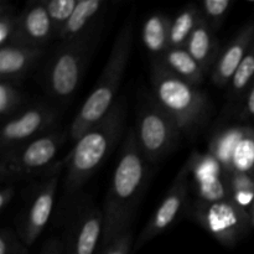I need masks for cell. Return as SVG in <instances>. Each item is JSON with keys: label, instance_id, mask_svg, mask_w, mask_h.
<instances>
[{"label": "cell", "instance_id": "obj_1", "mask_svg": "<svg viewBox=\"0 0 254 254\" xmlns=\"http://www.w3.org/2000/svg\"><path fill=\"white\" fill-rule=\"evenodd\" d=\"M150 165L141 153L135 131L129 129L104 198L103 237L99 248H104L119 235L130 231L149 183Z\"/></svg>", "mask_w": 254, "mask_h": 254}, {"label": "cell", "instance_id": "obj_2", "mask_svg": "<svg viewBox=\"0 0 254 254\" xmlns=\"http://www.w3.org/2000/svg\"><path fill=\"white\" fill-rule=\"evenodd\" d=\"M127 118L126 99H117L108 113L76 141L62 160L66 170L64 191L77 192L107 160L118 144Z\"/></svg>", "mask_w": 254, "mask_h": 254}, {"label": "cell", "instance_id": "obj_3", "mask_svg": "<svg viewBox=\"0 0 254 254\" xmlns=\"http://www.w3.org/2000/svg\"><path fill=\"white\" fill-rule=\"evenodd\" d=\"M134 26L128 21L117 34L106 66L84 103L77 112L68 129V140L76 143L91 127L98 123L116 103L133 44Z\"/></svg>", "mask_w": 254, "mask_h": 254}, {"label": "cell", "instance_id": "obj_4", "mask_svg": "<svg viewBox=\"0 0 254 254\" xmlns=\"http://www.w3.org/2000/svg\"><path fill=\"white\" fill-rule=\"evenodd\" d=\"M102 24L89 31L60 41L45 64L42 83L47 93L60 103L73 98L101 35Z\"/></svg>", "mask_w": 254, "mask_h": 254}, {"label": "cell", "instance_id": "obj_5", "mask_svg": "<svg viewBox=\"0 0 254 254\" xmlns=\"http://www.w3.org/2000/svg\"><path fill=\"white\" fill-rule=\"evenodd\" d=\"M154 98L173 117L186 136H193L208 117V98L197 86L171 73L159 61L150 72Z\"/></svg>", "mask_w": 254, "mask_h": 254}, {"label": "cell", "instance_id": "obj_6", "mask_svg": "<svg viewBox=\"0 0 254 254\" xmlns=\"http://www.w3.org/2000/svg\"><path fill=\"white\" fill-rule=\"evenodd\" d=\"M68 140V130L55 129L44 135L1 153L0 179L2 184L45 178L61 171L62 161H56L60 150Z\"/></svg>", "mask_w": 254, "mask_h": 254}, {"label": "cell", "instance_id": "obj_7", "mask_svg": "<svg viewBox=\"0 0 254 254\" xmlns=\"http://www.w3.org/2000/svg\"><path fill=\"white\" fill-rule=\"evenodd\" d=\"M133 129L141 153L150 164L158 163L175 151L183 135L175 119L154 96H145L141 99Z\"/></svg>", "mask_w": 254, "mask_h": 254}, {"label": "cell", "instance_id": "obj_8", "mask_svg": "<svg viewBox=\"0 0 254 254\" xmlns=\"http://www.w3.org/2000/svg\"><path fill=\"white\" fill-rule=\"evenodd\" d=\"M192 208L196 221L225 247H235L253 228L250 212L231 198L212 202L196 200Z\"/></svg>", "mask_w": 254, "mask_h": 254}, {"label": "cell", "instance_id": "obj_9", "mask_svg": "<svg viewBox=\"0 0 254 254\" xmlns=\"http://www.w3.org/2000/svg\"><path fill=\"white\" fill-rule=\"evenodd\" d=\"M60 173L61 171H57L35 181L25 193L24 205L15 220V231L29 248L36 242L49 222L56 197Z\"/></svg>", "mask_w": 254, "mask_h": 254}, {"label": "cell", "instance_id": "obj_10", "mask_svg": "<svg viewBox=\"0 0 254 254\" xmlns=\"http://www.w3.org/2000/svg\"><path fill=\"white\" fill-rule=\"evenodd\" d=\"M60 118V109L47 103H32L25 107L16 116L2 122L0 133V151L55 130Z\"/></svg>", "mask_w": 254, "mask_h": 254}, {"label": "cell", "instance_id": "obj_11", "mask_svg": "<svg viewBox=\"0 0 254 254\" xmlns=\"http://www.w3.org/2000/svg\"><path fill=\"white\" fill-rule=\"evenodd\" d=\"M208 153L222 165L226 175L254 174V128L230 127L211 139Z\"/></svg>", "mask_w": 254, "mask_h": 254}, {"label": "cell", "instance_id": "obj_12", "mask_svg": "<svg viewBox=\"0 0 254 254\" xmlns=\"http://www.w3.org/2000/svg\"><path fill=\"white\" fill-rule=\"evenodd\" d=\"M103 237V211L91 201L78 203L64 231V254H96Z\"/></svg>", "mask_w": 254, "mask_h": 254}, {"label": "cell", "instance_id": "obj_13", "mask_svg": "<svg viewBox=\"0 0 254 254\" xmlns=\"http://www.w3.org/2000/svg\"><path fill=\"white\" fill-rule=\"evenodd\" d=\"M189 179H190V174H189L188 165L185 164L180 173L176 175L175 180L171 184L170 189L161 200L154 215L144 226L134 247L135 251L143 247L149 241L154 240L156 236L161 235L178 220L188 201Z\"/></svg>", "mask_w": 254, "mask_h": 254}, {"label": "cell", "instance_id": "obj_14", "mask_svg": "<svg viewBox=\"0 0 254 254\" xmlns=\"http://www.w3.org/2000/svg\"><path fill=\"white\" fill-rule=\"evenodd\" d=\"M186 165L197 192V200L212 202L231 198L227 175L217 159L208 151L192 153Z\"/></svg>", "mask_w": 254, "mask_h": 254}, {"label": "cell", "instance_id": "obj_15", "mask_svg": "<svg viewBox=\"0 0 254 254\" xmlns=\"http://www.w3.org/2000/svg\"><path fill=\"white\" fill-rule=\"evenodd\" d=\"M54 39L56 34L45 1H34L20 12L16 32L10 45L45 49Z\"/></svg>", "mask_w": 254, "mask_h": 254}, {"label": "cell", "instance_id": "obj_16", "mask_svg": "<svg viewBox=\"0 0 254 254\" xmlns=\"http://www.w3.org/2000/svg\"><path fill=\"white\" fill-rule=\"evenodd\" d=\"M254 42V24H248L233 37L223 50L211 71V78L217 87H226Z\"/></svg>", "mask_w": 254, "mask_h": 254}, {"label": "cell", "instance_id": "obj_17", "mask_svg": "<svg viewBox=\"0 0 254 254\" xmlns=\"http://www.w3.org/2000/svg\"><path fill=\"white\" fill-rule=\"evenodd\" d=\"M45 49L7 46L0 47V79L20 84L27 73L44 57Z\"/></svg>", "mask_w": 254, "mask_h": 254}, {"label": "cell", "instance_id": "obj_18", "mask_svg": "<svg viewBox=\"0 0 254 254\" xmlns=\"http://www.w3.org/2000/svg\"><path fill=\"white\" fill-rule=\"evenodd\" d=\"M107 5L108 2L106 0H79L71 19L60 32L57 40L64 41L73 39L101 25Z\"/></svg>", "mask_w": 254, "mask_h": 254}, {"label": "cell", "instance_id": "obj_19", "mask_svg": "<svg viewBox=\"0 0 254 254\" xmlns=\"http://www.w3.org/2000/svg\"><path fill=\"white\" fill-rule=\"evenodd\" d=\"M156 61L179 78L197 86L205 79L206 72L185 46H170Z\"/></svg>", "mask_w": 254, "mask_h": 254}, {"label": "cell", "instance_id": "obj_20", "mask_svg": "<svg viewBox=\"0 0 254 254\" xmlns=\"http://www.w3.org/2000/svg\"><path fill=\"white\" fill-rule=\"evenodd\" d=\"M185 47L197 61V64L202 67L206 74L212 71L220 56L221 50L218 46L216 32L203 21V19L186 42Z\"/></svg>", "mask_w": 254, "mask_h": 254}, {"label": "cell", "instance_id": "obj_21", "mask_svg": "<svg viewBox=\"0 0 254 254\" xmlns=\"http://www.w3.org/2000/svg\"><path fill=\"white\" fill-rule=\"evenodd\" d=\"M170 27L171 19L163 12H154L144 21L141 39L155 60L170 47Z\"/></svg>", "mask_w": 254, "mask_h": 254}, {"label": "cell", "instance_id": "obj_22", "mask_svg": "<svg viewBox=\"0 0 254 254\" xmlns=\"http://www.w3.org/2000/svg\"><path fill=\"white\" fill-rule=\"evenodd\" d=\"M201 21L202 15L198 4H188L181 7L171 19L170 46H185Z\"/></svg>", "mask_w": 254, "mask_h": 254}, {"label": "cell", "instance_id": "obj_23", "mask_svg": "<svg viewBox=\"0 0 254 254\" xmlns=\"http://www.w3.org/2000/svg\"><path fill=\"white\" fill-rule=\"evenodd\" d=\"M254 83V42L228 83L231 101H243Z\"/></svg>", "mask_w": 254, "mask_h": 254}, {"label": "cell", "instance_id": "obj_24", "mask_svg": "<svg viewBox=\"0 0 254 254\" xmlns=\"http://www.w3.org/2000/svg\"><path fill=\"white\" fill-rule=\"evenodd\" d=\"M231 200L250 211L254 202V174L235 173L227 175Z\"/></svg>", "mask_w": 254, "mask_h": 254}, {"label": "cell", "instance_id": "obj_25", "mask_svg": "<svg viewBox=\"0 0 254 254\" xmlns=\"http://www.w3.org/2000/svg\"><path fill=\"white\" fill-rule=\"evenodd\" d=\"M26 94L20 84L11 82H0V117L2 122L16 116L25 108Z\"/></svg>", "mask_w": 254, "mask_h": 254}, {"label": "cell", "instance_id": "obj_26", "mask_svg": "<svg viewBox=\"0 0 254 254\" xmlns=\"http://www.w3.org/2000/svg\"><path fill=\"white\" fill-rule=\"evenodd\" d=\"M232 5V0H205L201 4H198V7L201 10L203 21L213 31L217 32L218 29L225 22Z\"/></svg>", "mask_w": 254, "mask_h": 254}, {"label": "cell", "instance_id": "obj_27", "mask_svg": "<svg viewBox=\"0 0 254 254\" xmlns=\"http://www.w3.org/2000/svg\"><path fill=\"white\" fill-rule=\"evenodd\" d=\"M78 1L79 0H45L47 12L56 34V40L64 25L71 19Z\"/></svg>", "mask_w": 254, "mask_h": 254}, {"label": "cell", "instance_id": "obj_28", "mask_svg": "<svg viewBox=\"0 0 254 254\" xmlns=\"http://www.w3.org/2000/svg\"><path fill=\"white\" fill-rule=\"evenodd\" d=\"M19 16L16 10L7 4L1 1L0 4V47L7 46L11 44V40L16 32Z\"/></svg>", "mask_w": 254, "mask_h": 254}, {"label": "cell", "instance_id": "obj_29", "mask_svg": "<svg viewBox=\"0 0 254 254\" xmlns=\"http://www.w3.org/2000/svg\"><path fill=\"white\" fill-rule=\"evenodd\" d=\"M0 254H29V247L22 242L16 231L2 228L0 232Z\"/></svg>", "mask_w": 254, "mask_h": 254}, {"label": "cell", "instance_id": "obj_30", "mask_svg": "<svg viewBox=\"0 0 254 254\" xmlns=\"http://www.w3.org/2000/svg\"><path fill=\"white\" fill-rule=\"evenodd\" d=\"M131 243H133V233L130 230L119 235L108 246L102 248L101 254H129Z\"/></svg>", "mask_w": 254, "mask_h": 254}, {"label": "cell", "instance_id": "obj_31", "mask_svg": "<svg viewBox=\"0 0 254 254\" xmlns=\"http://www.w3.org/2000/svg\"><path fill=\"white\" fill-rule=\"evenodd\" d=\"M240 118L241 121H254V83L243 98Z\"/></svg>", "mask_w": 254, "mask_h": 254}, {"label": "cell", "instance_id": "obj_32", "mask_svg": "<svg viewBox=\"0 0 254 254\" xmlns=\"http://www.w3.org/2000/svg\"><path fill=\"white\" fill-rule=\"evenodd\" d=\"M15 193H16V190H15V186L12 184H5L2 186L1 191H0V211L1 212L6 210L7 206L14 200Z\"/></svg>", "mask_w": 254, "mask_h": 254}, {"label": "cell", "instance_id": "obj_33", "mask_svg": "<svg viewBox=\"0 0 254 254\" xmlns=\"http://www.w3.org/2000/svg\"><path fill=\"white\" fill-rule=\"evenodd\" d=\"M40 254H64V243L60 238H51L44 243Z\"/></svg>", "mask_w": 254, "mask_h": 254}, {"label": "cell", "instance_id": "obj_34", "mask_svg": "<svg viewBox=\"0 0 254 254\" xmlns=\"http://www.w3.org/2000/svg\"><path fill=\"white\" fill-rule=\"evenodd\" d=\"M248 212H250V216H251V222H252V227L254 228V202L252 203V206H251V208H250V211H248Z\"/></svg>", "mask_w": 254, "mask_h": 254}]
</instances>
